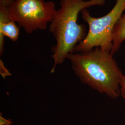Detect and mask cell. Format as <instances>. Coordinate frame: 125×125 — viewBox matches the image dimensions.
Wrapping results in <instances>:
<instances>
[{
	"mask_svg": "<svg viewBox=\"0 0 125 125\" xmlns=\"http://www.w3.org/2000/svg\"><path fill=\"white\" fill-rule=\"evenodd\" d=\"M8 10L10 19L29 34L45 30L57 12L53 2L45 0H15Z\"/></svg>",
	"mask_w": 125,
	"mask_h": 125,
	"instance_id": "277c9868",
	"label": "cell"
},
{
	"mask_svg": "<svg viewBox=\"0 0 125 125\" xmlns=\"http://www.w3.org/2000/svg\"><path fill=\"white\" fill-rule=\"evenodd\" d=\"M8 8L0 6V54L4 51L5 37H7L13 42L18 40L20 27L9 16Z\"/></svg>",
	"mask_w": 125,
	"mask_h": 125,
	"instance_id": "5b68a950",
	"label": "cell"
},
{
	"mask_svg": "<svg viewBox=\"0 0 125 125\" xmlns=\"http://www.w3.org/2000/svg\"><path fill=\"white\" fill-rule=\"evenodd\" d=\"M125 11V0H116L112 9L103 17L92 16L87 9L82 11L83 20L89 26L85 38L75 48V52H83L100 48L111 52L115 28Z\"/></svg>",
	"mask_w": 125,
	"mask_h": 125,
	"instance_id": "3957f363",
	"label": "cell"
},
{
	"mask_svg": "<svg viewBox=\"0 0 125 125\" xmlns=\"http://www.w3.org/2000/svg\"><path fill=\"white\" fill-rule=\"evenodd\" d=\"M15 0H0V6L9 7Z\"/></svg>",
	"mask_w": 125,
	"mask_h": 125,
	"instance_id": "ba28073f",
	"label": "cell"
},
{
	"mask_svg": "<svg viewBox=\"0 0 125 125\" xmlns=\"http://www.w3.org/2000/svg\"><path fill=\"white\" fill-rule=\"evenodd\" d=\"M125 41V13L122 14L117 23L113 33V47L111 51L114 56L121 47L122 43Z\"/></svg>",
	"mask_w": 125,
	"mask_h": 125,
	"instance_id": "8992f818",
	"label": "cell"
},
{
	"mask_svg": "<svg viewBox=\"0 0 125 125\" xmlns=\"http://www.w3.org/2000/svg\"><path fill=\"white\" fill-rule=\"evenodd\" d=\"M72 69L83 83L113 98L120 94L123 76L111 52L100 48L70 54Z\"/></svg>",
	"mask_w": 125,
	"mask_h": 125,
	"instance_id": "6da1fadb",
	"label": "cell"
},
{
	"mask_svg": "<svg viewBox=\"0 0 125 125\" xmlns=\"http://www.w3.org/2000/svg\"><path fill=\"white\" fill-rule=\"evenodd\" d=\"M105 0H61L60 8L51 22L49 31L55 38L56 44L52 48L54 65L51 72L63 62L70 54L87 35L83 24L78 23V15L83 9L94 6H103Z\"/></svg>",
	"mask_w": 125,
	"mask_h": 125,
	"instance_id": "7a4b0ae2",
	"label": "cell"
},
{
	"mask_svg": "<svg viewBox=\"0 0 125 125\" xmlns=\"http://www.w3.org/2000/svg\"><path fill=\"white\" fill-rule=\"evenodd\" d=\"M12 124L10 120H7L0 115V125H10Z\"/></svg>",
	"mask_w": 125,
	"mask_h": 125,
	"instance_id": "9c48e42d",
	"label": "cell"
},
{
	"mask_svg": "<svg viewBox=\"0 0 125 125\" xmlns=\"http://www.w3.org/2000/svg\"><path fill=\"white\" fill-rule=\"evenodd\" d=\"M120 94L125 100V76L122 77L120 83Z\"/></svg>",
	"mask_w": 125,
	"mask_h": 125,
	"instance_id": "52a82bcc",
	"label": "cell"
}]
</instances>
